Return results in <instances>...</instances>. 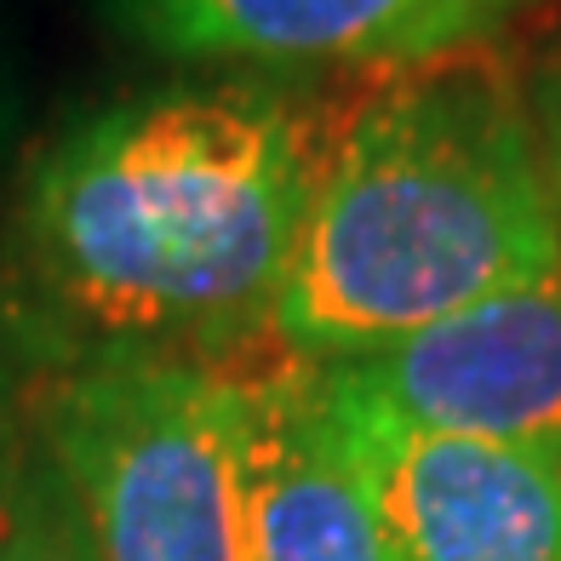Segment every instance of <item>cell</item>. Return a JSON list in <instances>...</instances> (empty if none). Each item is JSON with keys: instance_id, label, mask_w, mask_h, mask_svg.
<instances>
[{"instance_id": "1", "label": "cell", "mask_w": 561, "mask_h": 561, "mask_svg": "<svg viewBox=\"0 0 561 561\" xmlns=\"http://www.w3.org/2000/svg\"><path fill=\"white\" fill-rule=\"evenodd\" d=\"M321 138L327 115L270 87L98 110L41 156L18 207L35 316L98 362L252 344L270 333Z\"/></svg>"}, {"instance_id": "2", "label": "cell", "mask_w": 561, "mask_h": 561, "mask_svg": "<svg viewBox=\"0 0 561 561\" xmlns=\"http://www.w3.org/2000/svg\"><path fill=\"white\" fill-rule=\"evenodd\" d=\"M556 270L527 87L476 41L327 115L270 333L298 362H350Z\"/></svg>"}, {"instance_id": "3", "label": "cell", "mask_w": 561, "mask_h": 561, "mask_svg": "<svg viewBox=\"0 0 561 561\" xmlns=\"http://www.w3.org/2000/svg\"><path fill=\"white\" fill-rule=\"evenodd\" d=\"M46 458L92 561H247L241 373L121 355L46 401Z\"/></svg>"}, {"instance_id": "4", "label": "cell", "mask_w": 561, "mask_h": 561, "mask_svg": "<svg viewBox=\"0 0 561 561\" xmlns=\"http://www.w3.org/2000/svg\"><path fill=\"white\" fill-rule=\"evenodd\" d=\"M327 401L390 561H561V447L442 436L373 413L333 385Z\"/></svg>"}, {"instance_id": "5", "label": "cell", "mask_w": 561, "mask_h": 561, "mask_svg": "<svg viewBox=\"0 0 561 561\" xmlns=\"http://www.w3.org/2000/svg\"><path fill=\"white\" fill-rule=\"evenodd\" d=\"M339 396L442 436L561 447V270L385 350L316 362Z\"/></svg>"}, {"instance_id": "7", "label": "cell", "mask_w": 561, "mask_h": 561, "mask_svg": "<svg viewBox=\"0 0 561 561\" xmlns=\"http://www.w3.org/2000/svg\"><path fill=\"white\" fill-rule=\"evenodd\" d=\"M126 30L172 58L424 64L476 46L527 0H115Z\"/></svg>"}, {"instance_id": "9", "label": "cell", "mask_w": 561, "mask_h": 561, "mask_svg": "<svg viewBox=\"0 0 561 561\" xmlns=\"http://www.w3.org/2000/svg\"><path fill=\"white\" fill-rule=\"evenodd\" d=\"M527 110H533V133H539V156H545L556 213H561V53L539 69V81H527Z\"/></svg>"}, {"instance_id": "6", "label": "cell", "mask_w": 561, "mask_h": 561, "mask_svg": "<svg viewBox=\"0 0 561 561\" xmlns=\"http://www.w3.org/2000/svg\"><path fill=\"white\" fill-rule=\"evenodd\" d=\"M247 561H390L316 362L241 373Z\"/></svg>"}, {"instance_id": "8", "label": "cell", "mask_w": 561, "mask_h": 561, "mask_svg": "<svg viewBox=\"0 0 561 561\" xmlns=\"http://www.w3.org/2000/svg\"><path fill=\"white\" fill-rule=\"evenodd\" d=\"M0 561H92L53 458L0 470Z\"/></svg>"}]
</instances>
